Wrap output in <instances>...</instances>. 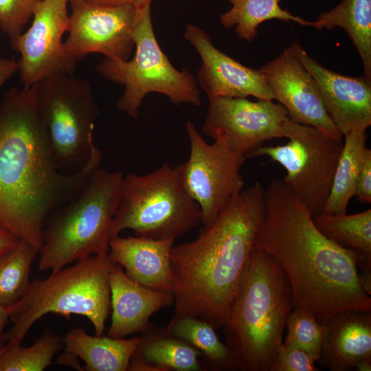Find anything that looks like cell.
<instances>
[{
	"mask_svg": "<svg viewBox=\"0 0 371 371\" xmlns=\"http://www.w3.org/2000/svg\"><path fill=\"white\" fill-rule=\"evenodd\" d=\"M80 170L65 174L55 161L33 87H12L0 100V229L36 250L50 213L78 194L100 166L95 146Z\"/></svg>",
	"mask_w": 371,
	"mask_h": 371,
	"instance_id": "1",
	"label": "cell"
},
{
	"mask_svg": "<svg viewBox=\"0 0 371 371\" xmlns=\"http://www.w3.org/2000/svg\"><path fill=\"white\" fill-rule=\"evenodd\" d=\"M265 200L253 249L280 263L291 288L293 308L308 310L323 324L342 311H371L370 295L359 281V256L324 236L282 180L269 183Z\"/></svg>",
	"mask_w": 371,
	"mask_h": 371,
	"instance_id": "2",
	"label": "cell"
},
{
	"mask_svg": "<svg viewBox=\"0 0 371 371\" xmlns=\"http://www.w3.org/2000/svg\"><path fill=\"white\" fill-rule=\"evenodd\" d=\"M265 212V188L256 182L234 196L197 238L172 246L175 315L221 328Z\"/></svg>",
	"mask_w": 371,
	"mask_h": 371,
	"instance_id": "3",
	"label": "cell"
},
{
	"mask_svg": "<svg viewBox=\"0 0 371 371\" xmlns=\"http://www.w3.org/2000/svg\"><path fill=\"white\" fill-rule=\"evenodd\" d=\"M292 308L291 288L280 263L252 249L221 327L236 370L271 371Z\"/></svg>",
	"mask_w": 371,
	"mask_h": 371,
	"instance_id": "4",
	"label": "cell"
},
{
	"mask_svg": "<svg viewBox=\"0 0 371 371\" xmlns=\"http://www.w3.org/2000/svg\"><path fill=\"white\" fill-rule=\"evenodd\" d=\"M115 262L107 255H92L59 269L44 279L30 281L21 299L8 307L13 323L5 341L21 344L34 324L52 313L69 319L82 315L102 335L111 311L110 271Z\"/></svg>",
	"mask_w": 371,
	"mask_h": 371,
	"instance_id": "5",
	"label": "cell"
},
{
	"mask_svg": "<svg viewBox=\"0 0 371 371\" xmlns=\"http://www.w3.org/2000/svg\"><path fill=\"white\" fill-rule=\"evenodd\" d=\"M124 176L99 166L78 194L50 213L42 232L39 271L109 254V231L120 204Z\"/></svg>",
	"mask_w": 371,
	"mask_h": 371,
	"instance_id": "6",
	"label": "cell"
},
{
	"mask_svg": "<svg viewBox=\"0 0 371 371\" xmlns=\"http://www.w3.org/2000/svg\"><path fill=\"white\" fill-rule=\"evenodd\" d=\"M200 223L199 206L185 190L177 167L166 162L144 175L124 176L109 236L111 238L129 229L137 237L175 240Z\"/></svg>",
	"mask_w": 371,
	"mask_h": 371,
	"instance_id": "7",
	"label": "cell"
},
{
	"mask_svg": "<svg viewBox=\"0 0 371 371\" xmlns=\"http://www.w3.org/2000/svg\"><path fill=\"white\" fill-rule=\"evenodd\" d=\"M136 51L126 60L105 58L96 71L105 79L124 87L116 106L119 111L137 118L145 96L163 94L176 106L201 104L196 78L187 69H177L161 49L153 29L150 5L138 8L133 30Z\"/></svg>",
	"mask_w": 371,
	"mask_h": 371,
	"instance_id": "8",
	"label": "cell"
},
{
	"mask_svg": "<svg viewBox=\"0 0 371 371\" xmlns=\"http://www.w3.org/2000/svg\"><path fill=\"white\" fill-rule=\"evenodd\" d=\"M32 87L59 170L65 174L80 170L95 146L93 130L100 111L91 84L75 74L56 75Z\"/></svg>",
	"mask_w": 371,
	"mask_h": 371,
	"instance_id": "9",
	"label": "cell"
},
{
	"mask_svg": "<svg viewBox=\"0 0 371 371\" xmlns=\"http://www.w3.org/2000/svg\"><path fill=\"white\" fill-rule=\"evenodd\" d=\"M283 145L261 146L249 158L267 156L282 165V180L311 216L322 213L343 148V137L292 120Z\"/></svg>",
	"mask_w": 371,
	"mask_h": 371,
	"instance_id": "10",
	"label": "cell"
},
{
	"mask_svg": "<svg viewBox=\"0 0 371 371\" xmlns=\"http://www.w3.org/2000/svg\"><path fill=\"white\" fill-rule=\"evenodd\" d=\"M186 129L190 155L177 167L185 190L199 206L203 227H207L244 189L241 170L247 158L232 150L220 135L214 143H207L190 121Z\"/></svg>",
	"mask_w": 371,
	"mask_h": 371,
	"instance_id": "11",
	"label": "cell"
},
{
	"mask_svg": "<svg viewBox=\"0 0 371 371\" xmlns=\"http://www.w3.org/2000/svg\"><path fill=\"white\" fill-rule=\"evenodd\" d=\"M208 99L203 133L212 139L223 137L232 150L246 158L265 142L286 137L291 119L280 103L247 98Z\"/></svg>",
	"mask_w": 371,
	"mask_h": 371,
	"instance_id": "12",
	"label": "cell"
},
{
	"mask_svg": "<svg viewBox=\"0 0 371 371\" xmlns=\"http://www.w3.org/2000/svg\"><path fill=\"white\" fill-rule=\"evenodd\" d=\"M69 36L64 42L67 55L78 62L92 53L105 58L129 59L135 47L133 30L138 8L106 5L89 0L70 2Z\"/></svg>",
	"mask_w": 371,
	"mask_h": 371,
	"instance_id": "13",
	"label": "cell"
},
{
	"mask_svg": "<svg viewBox=\"0 0 371 371\" xmlns=\"http://www.w3.org/2000/svg\"><path fill=\"white\" fill-rule=\"evenodd\" d=\"M68 1L42 0L36 7L30 27L11 42L20 54L18 72L24 87L44 78L74 75L76 62L65 51L63 37L69 23Z\"/></svg>",
	"mask_w": 371,
	"mask_h": 371,
	"instance_id": "14",
	"label": "cell"
},
{
	"mask_svg": "<svg viewBox=\"0 0 371 371\" xmlns=\"http://www.w3.org/2000/svg\"><path fill=\"white\" fill-rule=\"evenodd\" d=\"M260 71L273 100L286 109L293 121L344 137L325 109L315 79L291 46Z\"/></svg>",
	"mask_w": 371,
	"mask_h": 371,
	"instance_id": "15",
	"label": "cell"
},
{
	"mask_svg": "<svg viewBox=\"0 0 371 371\" xmlns=\"http://www.w3.org/2000/svg\"><path fill=\"white\" fill-rule=\"evenodd\" d=\"M184 36L201 57L196 80L208 98L253 96L258 100H273L260 69L243 65L219 50L210 35L195 25H186Z\"/></svg>",
	"mask_w": 371,
	"mask_h": 371,
	"instance_id": "16",
	"label": "cell"
},
{
	"mask_svg": "<svg viewBox=\"0 0 371 371\" xmlns=\"http://www.w3.org/2000/svg\"><path fill=\"white\" fill-rule=\"evenodd\" d=\"M291 47L315 79L325 109L343 137L352 131H366L371 126V81L326 68L298 43Z\"/></svg>",
	"mask_w": 371,
	"mask_h": 371,
	"instance_id": "17",
	"label": "cell"
},
{
	"mask_svg": "<svg viewBox=\"0 0 371 371\" xmlns=\"http://www.w3.org/2000/svg\"><path fill=\"white\" fill-rule=\"evenodd\" d=\"M109 283L111 323L107 335L113 338L143 333L154 313L174 304L173 295L138 284L116 263L111 269Z\"/></svg>",
	"mask_w": 371,
	"mask_h": 371,
	"instance_id": "18",
	"label": "cell"
},
{
	"mask_svg": "<svg viewBox=\"0 0 371 371\" xmlns=\"http://www.w3.org/2000/svg\"><path fill=\"white\" fill-rule=\"evenodd\" d=\"M174 242L117 236L110 238L109 255L135 282L173 295L170 252Z\"/></svg>",
	"mask_w": 371,
	"mask_h": 371,
	"instance_id": "19",
	"label": "cell"
},
{
	"mask_svg": "<svg viewBox=\"0 0 371 371\" xmlns=\"http://www.w3.org/2000/svg\"><path fill=\"white\" fill-rule=\"evenodd\" d=\"M366 358H371V311H342L324 324L322 368L348 371Z\"/></svg>",
	"mask_w": 371,
	"mask_h": 371,
	"instance_id": "20",
	"label": "cell"
},
{
	"mask_svg": "<svg viewBox=\"0 0 371 371\" xmlns=\"http://www.w3.org/2000/svg\"><path fill=\"white\" fill-rule=\"evenodd\" d=\"M140 337L117 339L91 335L82 328H73L63 337L64 348L85 363L87 371H126Z\"/></svg>",
	"mask_w": 371,
	"mask_h": 371,
	"instance_id": "21",
	"label": "cell"
},
{
	"mask_svg": "<svg viewBox=\"0 0 371 371\" xmlns=\"http://www.w3.org/2000/svg\"><path fill=\"white\" fill-rule=\"evenodd\" d=\"M131 357L162 371L205 370L199 358L203 354L183 340L169 335L165 328L149 324Z\"/></svg>",
	"mask_w": 371,
	"mask_h": 371,
	"instance_id": "22",
	"label": "cell"
},
{
	"mask_svg": "<svg viewBox=\"0 0 371 371\" xmlns=\"http://www.w3.org/2000/svg\"><path fill=\"white\" fill-rule=\"evenodd\" d=\"M310 27L318 30L342 28L361 57L363 76L371 81V0H342L320 14Z\"/></svg>",
	"mask_w": 371,
	"mask_h": 371,
	"instance_id": "23",
	"label": "cell"
},
{
	"mask_svg": "<svg viewBox=\"0 0 371 371\" xmlns=\"http://www.w3.org/2000/svg\"><path fill=\"white\" fill-rule=\"evenodd\" d=\"M313 221L328 238L359 256L361 271L371 272L370 208L353 214L322 213Z\"/></svg>",
	"mask_w": 371,
	"mask_h": 371,
	"instance_id": "24",
	"label": "cell"
},
{
	"mask_svg": "<svg viewBox=\"0 0 371 371\" xmlns=\"http://www.w3.org/2000/svg\"><path fill=\"white\" fill-rule=\"evenodd\" d=\"M343 148L335 172L330 193L322 213L344 214L355 196L360 169L368 148L366 130L352 131L344 136Z\"/></svg>",
	"mask_w": 371,
	"mask_h": 371,
	"instance_id": "25",
	"label": "cell"
},
{
	"mask_svg": "<svg viewBox=\"0 0 371 371\" xmlns=\"http://www.w3.org/2000/svg\"><path fill=\"white\" fill-rule=\"evenodd\" d=\"M170 335L187 342L203 354L208 368L213 370H236L234 356L217 335L214 328L199 318L175 315L165 327Z\"/></svg>",
	"mask_w": 371,
	"mask_h": 371,
	"instance_id": "26",
	"label": "cell"
},
{
	"mask_svg": "<svg viewBox=\"0 0 371 371\" xmlns=\"http://www.w3.org/2000/svg\"><path fill=\"white\" fill-rule=\"evenodd\" d=\"M232 8L223 13L219 21L225 28L234 27L240 38L252 42L258 27L265 21L277 19L294 21L302 26H311V21L291 14L280 5L282 0H227Z\"/></svg>",
	"mask_w": 371,
	"mask_h": 371,
	"instance_id": "27",
	"label": "cell"
},
{
	"mask_svg": "<svg viewBox=\"0 0 371 371\" xmlns=\"http://www.w3.org/2000/svg\"><path fill=\"white\" fill-rule=\"evenodd\" d=\"M63 348V337L48 328L32 346L6 343L0 347V371H43Z\"/></svg>",
	"mask_w": 371,
	"mask_h": 371,
	"instance_id": "28",
	"label": "cell"
},
{
	"mask_svg": "<svg viewBox=\"0 0 371 371\" xmlns=\"http://www.w3.org/2000/svg\"><path fill=\"white\" fill-rule=\"evenodd\" d=\"M38 254L31 245L19 240L14 249L0 256V304L8 308L21 299L30 282L31 267Z\"/></svg>",
	"mask_w": 371,
	"mask_h": 371,
	"instance_id": "29",
	"label": "cell"
},
{
	"mask_svg": "<svg viewBox=\"0 0 371 371\" xmlns=\"http://www.w3.org/2000/svg\"><path fill=\"white\" fill-rule=\"evenodd\" d=\"M286 327L287 333L283 344L305 351L317 362L321 355L324 324L308 310L295 307L288 316Z\"/></svg>",
	"mask_w": 371,
	"mask_h": 371,
	"instance_id": "30",
	"label": "cell"
},
{
	"mask_svg": "<svg viewBox=\"0 0 371 371\" xmlns=\"http://www.w3.org/2000/svg\"><path fill=\"white\" fill-rule=\"evenodd\" d=\"M42 0H0V28L14 41L23 32L24 26L33 16Z\"/></svg>",
	"mask_w": 371,
	"mask_h": 371,
	"instance_id": "31",
	"label": "cell"
},
{
	"mask_svg": "<svg viewBox=\"0 0 371 371\" xmlns=\"http://www.w3.org/2000/svg\"><path fill=\"white\" fill-rule=\"evenodd\" d=\"M315 363L305 351L282 342L271 371H318Z\"/></svg>",
	"mask_w": 371,
	"mask_h": 371,
	"instance_id": "32",
	"label": "cell"
},
{
	"mask_svg": "<svg viewBox=\"0 0 371 371\" xmlns=\"http://www.w3.org/2000/svg\"><path fill=\"white\" fill-rule=\"evenodd\" d=\"M355 196L361 203H371V150L367 149L355 188Z\"/></svg>",
	"mask_w": 371,
	"mask_h": 371,
	"instance_id": "33",
	"label": "cell"
},
{
	"mask_svg": "<svg viewBox=\"0 0 371 371\" xmlns=\"http://www.w3.org/2000/svg\"><path fill=\"white\" fill-rule=\"evenodd\" d=\"M17 72L18 65L14 58H0V89Z\"/></svg>",
	"mask_w": 371,
	"mask_h": 371,
	"instance_id": "34",
	"label": "cell"
},
{
	"mask_svg": "<svg viewBox=\"0 0 371 371\" xmlns=\"http://www.w3.org/2000/svg\"><path fill=\"white\" fill-rule=\"evenodd\" d=\"M106 5H130L137 8L150 5L153 0H89Z\"/></svg>",
	"mask_w": 371,
	"mask_h": 371,
	"instance_id": "35",
	"label": "cell"
},
{
	"mask_svg": "<svg viewBox=\"0 0 371 371\" xmlns=\"http://www.w3.org/2000/svg\"><path fill=\"white\" fill-rule=\"evenodd\" d=\"M19 240L11 234L0 229V256L14 249Z\"/></svg>",
	"mask_w": 371,
	"mask_h": 371,
	"instance_id": "36",
	"label": "cell"
},
{
	"mask_svg": "<svg viewBox=\"0 0 371 371\" xmlns=\"http://www.w3.org/2000/svg\"><path fill=\"white\" fill-rule=\"evenodd\" d=\"M78 357L70 352L65 351L57 359V363L71 367L78 370H85L78 363Z\"/></svg>",
	"mask_w": 371,
	"mask_h": 371,
	"instance_id": "37",
	"label": "cell"
},
{
	"mask_svg": "<svg viewBox=\"0 0 371 371\" xmlns=\"http://www.w3.org/2000/svg\"><path fill=\"white\" fill-rule=\"evenodd\" d=\"M9 320L7 308L0 304V347L5 342L4 339V328Z\"/></svg>",
	"mask_w": 371,
	"mask_h": 371,
	"instance_id": "38",
	"label": "cell"
},
{
	"mask_svg": "<svg viewBox=\"0 0 371 371\" xmlns=\"http://www.w3.org/2000/svg\"><path fill=\"white\" fill-rule=\"evenodd\" d=\"M357 371H370L371 358H366L358 362L354 368Z\"/></svg>",
	"mask_w": 371,
	"mask_h": 371,
	"instance_id": "39",
	"label": "cell"
},
{
	"mask_svg": "<svg viewBox=\"0 0 371 371\" xmlns=\"http://www.w3.org/2000/svg\"><path fill=\"white\" fill-rule=\"evenodd\" d=\"M66 1H67L69 3H70V2H71V1H73L74 0H66Z\"/></svg>",
	"mask_w": 371,
	"mask_h": 371,
	"instance_id": "40",
	"label": "cell"
},
{
	"mask_svg": "<svg viewBox=\"0 0 371 371\" xmlns=\"http://www.w3.org/2000/svg\"><path fill=\"white\" fill-rule=\"evenodd\" d=\"M0 31H1V28H0Z\"/></svg>",
	"mask_w": 371,
	"mask_h": 371,
	"instance_id": "41",
	"label": "cell"
}]
</instances>
